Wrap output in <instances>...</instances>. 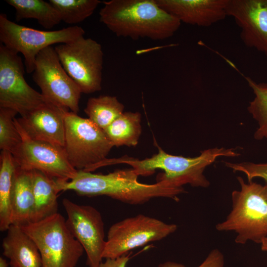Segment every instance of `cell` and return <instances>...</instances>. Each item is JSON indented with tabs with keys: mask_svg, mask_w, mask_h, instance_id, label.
<instances>
[{
	"mask_svg": "<svg viewBox=\"0 0 267 267\" xmlns=\"http://www.w3.org/2000/svg\"><path fill=\"white\" fill-rule=\"evenodd\" d=\"M133 169L117 170L107 174L78 171L72 179L56 180L58 192L72 190L81 196L105 195L130 204H141L157 197L178 201V196L185 192L183 187L157 182L142 183Z\"/></svg>",
	"mask_w": 267,
	"mask_h": 267,
	"instance_id": "obj_1",
	"label": "cell"
},
{
	"mask_svg": "<svg viewBox=\"0 0 267 267\" xmlns=\"http://www.w3.org/2000/svg\"><path fill=\"white\" fill-rule=\"evenodd\" d=\"M103 4L100 21L118 37L163 40L172 37L181 24L155 0H111Z\"/></svg>",
	"mask_w": 267,
	"mask_h": 267,
	"instance_id": "obj_2",
	"label": "cell"
},
{
	"mask_svg": "<svg viewBox=\"0 0 267 267\" xmlns=\"http://www.w3.org/2000/svg\"><path fill=\"white\" fill-rule=\"evenodd\" d=\"M158 152L150 158L139 160L128 156L106 158L99 163L98 168L118 164L132 167L139 176L152 175L156 169L164 172L158 176L157 182H163L177 187L190 184L193 187H207L210 181L204 175L205 169L221 157H236L240 155L236 148L214 147L202 151L194 157L174 155L167 153L158 146Z\"/></svg>",
	"mask_w": 267,
	"mask_h": 267,
	"instance_id": "obj_3",
	"label": "cell"
},
{
	"mask_svg": "<svg viewBox=\"0 0 267 267\" xmlns=\"http://www.w3.org/2000/svg\"><path fill=\"white\" fill-rule=\"evenodd\" d=\"M240 189L231 193L232 209L226 219L218 223L217 230L234 231L236 243L248 241L261 243L267 236V184L246 182L237 177Z\"/></svg>",
	"mask_w": 267,
	"mask_h": 267,
	"instance_id": "obj_4",
	"label": "cell"
},
{
	"mask_svg": "<svg viewBox=\"0 0 267 267\" xmlns=\"http://www.w3.org/2000/svg\"><path fill=\"white\" fill-rule=\"evenodd\" d=\"M40 252L42 267H76L84 249L58 213L21 226Z\"/></svg>",
	"mask_w": 267,
	"mask_h": 267,
	"instance_id": "obj_5",
	"label": "cell"
},
{
	"mask_svg": "<svg viewBox=\"0 0 267 267\" xmlns=\"http://www.w3.org/2000/svg\"><path fill=\"white\" fill-rule=\"evenodd\" d=\"M64 121V149L75 169L89 172L107 158L114 146L103 130L89 119L69 111L65 113Z\"/></svg>",
	"mask_w": 267,
	"mask_h": 267,
	"instance_id": "obj_6",
	"label": "cell"
},
{
	"mask_svg": "<svg viewBox=\"0 0 267 267\" xmlns=\"http://www.w3.org/2000/svg\"><path fill=\"white\" fill-rule=\"evenodd\" d=\"M81 27L72 26L54 31H42L19 25L0 14V41L8 49L21 53L28 73H33L36 58L44 48L57 44L71 43L84 36Z\"/></svg>",
	"mask_w": 267,
	"mask_h": 267,
	"instance_id": "obj_7",
	"label": "cell"
},
{
	"mask_svg": "<svg viewBox=\"0 0 267 267\" xmlns=\"http://www.w3.org/2000/svg\"><path fill=\"white\" fill-rule=\"evenodd\" d=\"M54 49L64 70L82 93L101 89L103 52L99 43L82 36L71 43L57 45Z\"/></svg>",
	"mask_w": 267,
	"mask_h": 267,
	"instance_id": "obj_8",
	"label": "cell"
},
{
	"mask_svg": "<svg viewBox=\"0 0 267 267\" xmlns=\"http://www.w3.org/2000/svg\"><path fill=\"white\" fill-rule=\"evenodd\" d=\"M177 229V225L142 214L127 218L109 229L103 259H115L148 243L162 240Z\"/></svg>",
	"mask_w": 267,
	"mask_h": 267,
	"instance_id": "obj_9",
	"label": "cell"
},
{
	"mask_svg": "<svg viewBox=\"0 0 267 267\" xmlns=\"http://www.w3.org/2000/svg\"><path fill=\"white\" fill-rule=\"evenodd\" d=\"M33 79L47 102L77 114L82 92L61 65L54 47L37 55Z\"/></svg>",
	"mask_w": 267,
	"mask_h": 267,
	"instance_id": "obj_10",
	"label": "cell"
},
{
	"mask_svg": "<svg viewBox=\"0 0 267 267\" xmlns=\"http://www.w3.org/2000/svg\"><path fill=\"white\" fill-rule=\"evenodd\" d=\"M18 53L0 45V107L23 116L46 102L24 78V65Z\"/></svg>",
	"mask_w": 267,
	"mask_h": 267,
	"instance_id": "obj_11",
	"label": "cell"
},
{
	"mask_svg": "<svg viewBox=\"0 0 267 267\" xmlns=\"http://www.w3.org/2000/svg\"><path fill=\"white\" fill-rule=\"evenodd\" d=\"M18 130L22 142L12 154L17 166L39 171L56 180L68 181L76 176L78 170L69 163L64 148L33 140Z\"/></svg>",
	"mask_w": 267,
	"mask_h": 267,
	"instance_id": "obj_12",
	"label": "cell"
},
{
	"mask_svg": "<svg viewBox=\"0 0 267 267\" xmlns=\"http://www.w3.org/2000/svg\"><path fill=\"white\" fill-rule=\"evenodd\" d=\"M67 225L83 246L89 267H98L105 247L104 223L100 213L90 205L77 204L67 198L62 200Z\"/></svg>",
	"mask_w": 267,
	"mask_h": 267,
	"instance_id": "obj_13",
	"label": "cell"
},
{
	"mask_svg": "<svg viewBox=\"0 0 267 267\" xmlns=\"http://www.w3.org/2000/svg\"><path fill=\"white\" fill-rule=\"evenodd\" d=\"M226 13L240 28L245 45L267 56V0H228Z\"/></svg>",
	"mask_w": 267,
	"mask_h": 267,
	"instance_id": "obj_14",
	"label": "cell"
},
{
	"mask_svg": "<svg viewBox=\"0 0 267 267\" xmlns=\"http://www.w3.org/2000/svg\"><path fill=\"white\" fill-rule=\"evenodd\" d=\"M65 109L46 102L19 118L17 128L29 138L64 148Z\"/></svg>",
	"mask_w": 267,
	"mask_h": 267,
	"instance_id": "obj_15",
	"label": "cell"
},
{
	"mask_svg": "<svg viewBox=\"0 0 267 267\" xmlns=\"http://www.w3.org/2000/svg\"><path fill=\"white\" fill-rule=\"evenodd\" d=\"M157 4L181 23L209 27L227 15L228 0H155Z\"/></svg>",
	"mask_w": 267,
	"mask_h": 267,
	"instance_id": "obj_16",
	"label": "cell"
},
{
	"mask_svg": "<svg viewBox=\"0 0 267 267\" xmlns=\"http://www.w3.org/2000/svg\"><path fill=\"white\" fill-rule=\"evenodd\" d=\"M2 243L3 255L11 267H42L41 257L33 239L20 226L11 224Z\"/></svg>",
	"mask_w": 267,
	"mask_h": 267,
	"instance_id": "obj_17",
	"label": "cell"
},
{
	"mask_svg": "<svg viewBox=\"0 0 267 267\" xmlns=\"http://www.w3.org/2000/svg\"><path fill=\"white\" fill-rule=\"evenodd\" d=\"M34 209L32 171L16 166L11 195V224L21 226L32 222Z\"/></svg>",
	"mask_w": 267,
	"mask_h": 267,
	"instance_id": "obj_18",
	"label": "cell"
},
{
	"mask_svg": "<svg viewBox=\"0 0 267 267\" xmlns=\"http://www.w3.org/2000/svg\"><path fill=\"white\" fill-rule=\"evenodd\" d=\"M32 172L34 199L32 222H34L57 213L59 192L55 179L38 170H32Z\"/></svg>",
	"mask_w": 267,
	"mask_h": 267,
	"instance_id": "obj_19",
	"label": "cell"
},
{
	"mask_svg": "<svg viewBox=\"0 0 267 267\" xmlns=\"http://www.w3.org/2000/svg\"><path fill=\"white\" fill-rule=\"evenodd\" d=\"M139 112H124L103 131L114 146H135L141 134Z\"/></svg>",
	"mask_w": 267,
	"mask_h": 267,
	"instance_id": "obj_20",
	"label": "cell"
},
{
	"mask_svg": "<svg viewBox=\"0 0 267 267\" xmlns=\"http://www.w3.org/2000/svg\"><path fill=\"white\" fill-rule=\"evenodd\" d=\"M5 2L15 8L17 21L23 19H34L46 29H52L61 22L58 12L49 1L6 0Z\"/></svg>",
	"mask_w": 267,
	"mask_h": 267,
	"instance_id": "obj_21",
	"label": "cell"
},
{
	"mask_svg": "<svg viewBox=\"0 0 267 267\" xmlns=\"http://www.w3.org/2000/svg\"><path fill=\"white\" fill-rule=\"evenodd\" d=\"M16 165L11 153L0 155V230L7 231L11 224V195Z\"/></svg>",
	"mask_w": 267,
	"mask_h": 267,
	"instance_id": "obj_22",
	"label": "cell"
},
{
	"mask_svg": "<svg viewBox=\"0 0 267 267\" xmlns=\"http://www.w3.org/2000/svg\"><path fill=\"white\" fill-rule=\"evenodd\" d=\"M124 107L116 96L100 95L89 98L84 111L88 119L104 130L124 113Z\"/></svg>",
	"mask_w": 267,
	"mask_h": 267,
	"instance_id": "obj_23",
	"label": "cell"
},
{
	"mask_svg": "<svg viewBox=\"0 0 267 267\" xmlns=\"http://www.w3.org/2000/svg\"><path fill=\"white\" fill-rule=\"evenodd\" d=\"M255 95L247 107L248 112L258 124L254 134L258 140L267 139V83H257L249 77H244Z\"/></svg>",
	"mask_w": 267,
	"mask_h": 267,
	"instance_id": "obj_24",
	"label": "cell"
},
{
	"mask_svg": "<svg viewBox=\"0 0 267 267\" xmlns=\"http://www.w3.org/2000/svg\"><path fill=\"white\" fill-rule=\"evenodd\" d=\"M61 21L69 24L81 23L91 15L101 2L98 0H49Z\"/></svg>",
	"mask_w": 267,
	"mask_h": 267,
	"instance_id": "obj_25",
	"label": "cell"
},
{
	"mask_svg": "<svg viewBox=\"0 0 267 267\" xmlns=\"http://www.w3.org/2000/svg\"><path fill=\"white\" fill-rule=\"evenodd\" d=\"M17 112L0 107V148L13 154L22 142V137L14 119Z\"/></svg>",
	"mask_w": 267,
	"mask_h": 267,
	"instance_id": "obj_26",
	"label": "cell"
},
{
	"mask_svg": "<svg viewBox=\"0 0 267 267\" xmlns=\"http://www.w3.org/2000/svg\"><path fill=\"white\" fill-rule=\"evenodd\" d=\"M226 167L231 169L234 172H241L244 174L248 181H251L256 178H263L267 184V163H255L250 162L232 163L224 162Z\"/></svg>",
	"mask_w": 267,
	"mask_h": 267,
	"instance_id": "obj_27",
	"label": "cell"
},
{
	"mask_svg": "<svg viewBox=\"0 0 267 267\" xmlns=\"http://www.w3.org/2000/svg\"><path fill=\"white\" fill-rule=\"evenodd\" d=\"M224 257L217 249L213 250L198 267H223ZM157 267H185L183 264L172 261L161 263Z\"/></svg>",
	"mask_w": 267,
	"mask_h": 267,
	"instance_id": "obj_28",
	"label": "cell"
},
{
	"mask_svg": "<svg viewBox=\"0 0 267 267\" xmlns=\"http://www.w3.org/2000/svg\"><path fill=\"white\" fill-rule=\"evenodd\" d=\"M130 260V254H127L115 259H106L98 267H126Z\"/></svg>",
	"mask_w": 267,
	"mask_h": 267,
	"instance_id": "obj_29",
	"label": "cell"
},
{
	"mask_svg": "<svg viewBox=\"0 0 267 267\" xmlns=\"http://www.w3.org/2000/svg\"><path fill=\"white\" fill-rule=\"evenodd\" d=\"M261 244L262 250L267 252V236L262 239Z\"/></svg>",
	"mask_w": 267,
	"mask_h": 267,
	"instance_id": "obj_30",
	"label": "cell"
},
{
	"mask_svg": "<svg viewBox=\"0 0 267 267\" xmlns=\"http://www.w3.org/2000/svg\"><path fill=\"white\" fill-rule=\"evenodd\" d=\"M9 264L3 258L0 257V267H8Z\"/></svg>",
	"mask_w": 267,
	"mask_h": 267,
	"instance_id": "obj_31",
	"label": "cell"
}]
</instances>
